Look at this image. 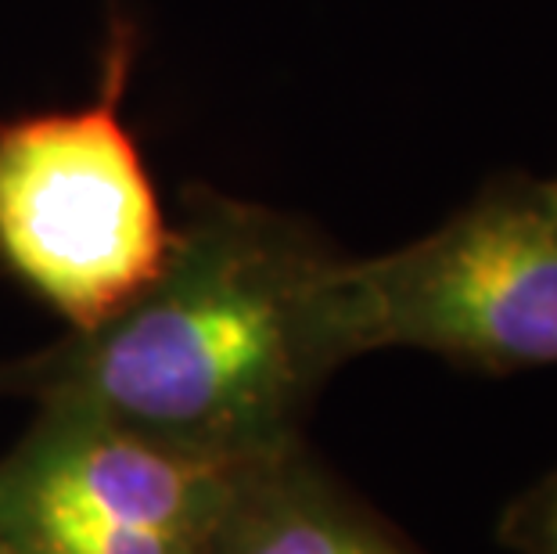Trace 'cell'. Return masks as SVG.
<instances>
[{"instance_id":"6da1fadb","label":"cell","mask_w":557,"mask_h":554,"mask_svg":"<svg viewBox=\"0 0 557 554\" xmlns=\"http://www.w3.org/2000/svg\"><path fill=\"white\" fill-rule=\"evenodd\" d=\"M335 259L274 213L201 202L151 285L0 385L187 454L267 461L299 446L317 389L349 360Z\"/></svg>"},{"instance_id":"7a4b0ae2","label":"cell","mask_w":557,"mask_h":554,"mask_svg":"<svg viewBox=\"0 0 557 554\" xmlns=\"http://www.w3.org/2000/svg\"><path fill=\"white\" fill-rule=\"evenodd\" d=\"M331 292L349 360L399 346L485 374L557 368V206L507 176L396 253L335 259Z\"/></svg>"},{"instance_id":"3957f363","label":"cell","mask_w":557,"mask_h":554,"mask_svg":"<svg viewBox=\"0 0 557 554\" xmlns=\"http://www.w3.org/2000/svg\"><path fill=\"white\" fill-rule=\"evenodd\" d=\"M126 47L104 62L98 104L0 126V259L90 332L151 285L173 231L120 120Z\"/></svg>"},{"instance_id":"277c9868","label":"cell","mask_w":557,"mask_h":554,"mask_svg":"<svg viewBox=\"0 0 557 554\" xmlns=\"http://www.w3.org/2000/svg\"><path fill=\"white\" fill-rule=\"evenodd\" d=\"M256 465L187 454L87 415L44 410L37 429L0 461V533L73 526L209 544Z\"/></svg>"},{"instance_id":"5b68a950","label":"cell","mask_w":557,"mask_h":554,"mask_svg":"<svg viewBox=\"0 0 557 554\" xmlns=\"http://www.w3.org/2000/svg\"><path fill=\"white\" fill-rule=\"evenodd\" d=\"M206 554H421L299 446L242 479Z\"/></svg>"},{"instance_id":"8992f818","label":"cell","mask_w":557,"mask_h":554,"mask_svg":"<svg viewBox=\"0 0 557 554\" xmlns=\"http://www.w3.org/2000/svg\"><path fill=\"white\" fill-rule=\"evenodd\" d=\"M496 533L515 554H557V468L507 504Z\"/></svg>"},{"instance_id":"52a82bcc","label":"cell","mask_w":557,"mask_h":554,"mask_svg":"<svg viewBox=\"0 0 557 554\" xmlns=\"http://www.w3.org/2000/svg\"><path fill=\"white\" fill-rule=\"evenodd\" d=\"M547 195H550V202L557 206V176H554V181H547Z\"/></svg>"}]
</instances>
